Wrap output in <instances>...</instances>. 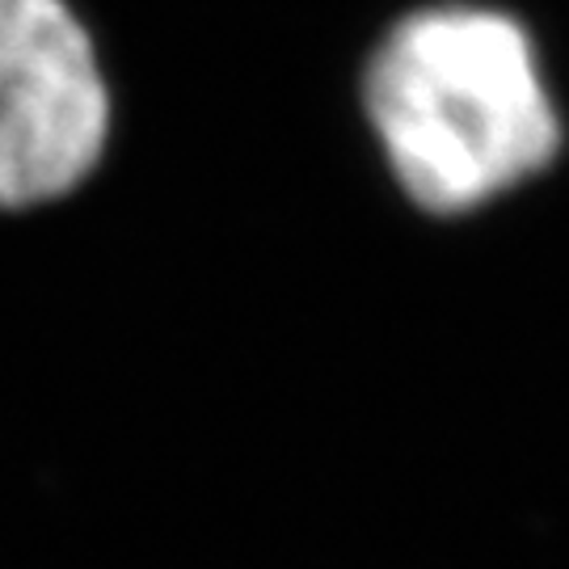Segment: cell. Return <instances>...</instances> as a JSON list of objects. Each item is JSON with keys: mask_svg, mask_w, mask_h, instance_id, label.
Wrapping results in <instances>:
<instances>
[{"mask_svg": "<svg viewBox=\"0 0 569 569\" xmlns=\"http://www.w3.org/2000/svg\"><path fill=\"white\" fill-rule=\"evenodd\" d=\"M367 114L397 182L435 216L498 199L561 148L528 30L477 4L397 21L367 68Z\"/></svg>", "mask_w": 569, "mask_h": 569, "instance_id": "obj_1", "label": "cell"}, {"mask_svg": "<svg viewBox=\"0 0 569 569\" xmlns=\"http://www.w3.org/2000/svg\"><path fill=\"white\" fill-rule=\"evenodd\" d=\"M114 89L72 0H0V216L81 190L110 152Z\"/></svg>", "mask_w": 569, "mask_h": 569, "instance_id": "obj_2", "label": "cell"}]
</instances>
